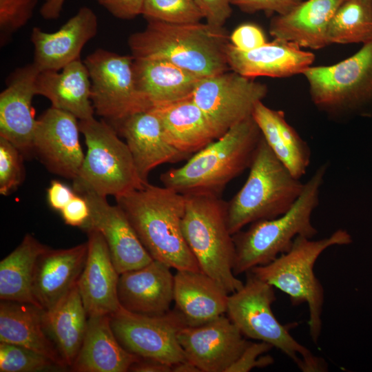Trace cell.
<instances>
[{
  "mask_svg": "<svg viewBox=\"0 0 372 372\" xmlns=\"http://www.w3.org/2000/svg\"><path fill=\"white\" fill-rule=\"evenodd\" d=\"M273 347L265 342H249L239 358L229 367L227 372H248L254 368L265 367L273 362L269 355H264Z\"/></svg>",
  "mask_w": 372,
  "mask_h": 372,
  "instance_id": "39",
  "label": "cell"
},
{
  "mask_svg": "<svg viewBox=\"0 0 372 372\" xmlns=\"http://www.w3.org/2000/svg\"><path fill=\"white\" fill-rule=\"evenodd\" d=\"M351 242V235L344 229L336 230L319 240L300 236L295 238L289 251L268 264L248 271L286 293L292 304H307L309 331L314 343L318 342L322 330L324 300L323 287L314 273L315 263L327 249Z\"/></svg>",
  "mask_w": 372,
  "mask_h": 372,
  "instance_id": "5",
  "label": "cell"
},
{
  "mask_svg": "<svg viewBox=\"0 0 372 372\" xmlns=\"http://www.w3.org/2000/svg\"><path fill=\"white\" fill-rule=\"evenodd\" d=\"M87 250V241L67 249L48 247L39 255L34 269L32 292L40 308L45 311L52 309L76 285Z\"/></svg>",
  "mask_w": 372,
  "mask_h": 372,
  "instance_id": "21",
  "label": "cell"
},
{
  "mask_svg": "<svg viewBox=\"0 0 372 372\" xmlns=\"http://www.w3.org/2000/svg\"><path fill=\"white\" fill-rule=\"evenodd\" d=\"M241 189L227 203V223L232 235L247 225L285 213L300 195L304 183L277 158L262 136Z\"/></svg>",
  "mask_w": 372,
  "mask_h": 372,
  "instance_id": "7",
  "label": "cell"
},
{
  "mask_svg": "<svg viewBox=\"0 0 372 372\" xmlns=\"http://www.w3.org/2000/svg\"><path fill=\"white\" fill-rule=\"evenodd\" d=\"M23 155L10 141L0 137V194L10 195L23 182Z\"/></svg>",
  "mask_w": 372,
  "mask_h": 372,
  "instance_id": "37",
  "label": "cell"
},
{
  "mask_svg": "<svg viewBox=\"0 0 372 372\" xmlns=\"http://www.w3.org/2000/svg\"><path fill=\"white\" fill-rule=\"evenodd\" d=\"M182 220L184 238L200 270L229 294L243 282L234 272L236 249L227 223V203L212 194H187Z\"/></svg>",
  "mask_w": 372,
  "mask_h": 372,
  "instance_id": "6",
  "label": "cell"
},
{
  "mask_svg": "<svg viewBox=\"0 0 372 372\" xmlns=\"http://www.w3.org/2000/svg\"><path fill=\"white\" fill-rule=\"evenodd\" d=\"M165 139L180 152L190 156L221 136L192 96L154 106Z\"/></svg>",
  "mask_w": 372,
  "mask_h": 372,
  "instance_id": "24",
  "label": "cell"
},
{
  "mask_svg": "<svg viewBox=\"0 0 372 372\" xmlns=\"http://www.w3.org/2000/svg\"><path fill=\"white\" fill-rule=\"evenodd\" d=\"M63 369L48 357L28 348L0 342V372H39Z\"/></svg>",
  "mask_w": 372,
  "mask_h": 372,
  "instance_id": "35",
  "label": "cell"
},
{
  "mask_svg": "<svg viewBox=\"0 0 372 372\" xmlns=\"http://www.w3.org/2000/svg\"><path fill=\"white\" fill-rule=\"evenodd\" d=\"M327 39L329 44L372 41V0H343L330 20Z\"/></svg>",
  "mask_w": 372,
  "mask_h": 372,
  "instance_id": "34",
  "label": "cell"
},
{
  "mask_svg": "<svg viewBox=\"0 0 372 372\" xmlns=\"http://www.w3.org/2000/svg\"><path fill=\"white\" fill-rule=\"evenodd\" d=\"M267 92L265 84L227 71L202 78L192 98L222 136L251 116L256 105L262 101Z\"/></svg>",
  "mask_w": 372,
  "mask_h": 372,
  "instance_id": "13",
  "label": "cell"
},
{
  "mask_svg": "<svg viewBox=\"0 0 372 372\" xmlns=\"http://www.w3.org/2000/svg\"><path fill=\"white\" fill-rule=\"evenodd\" d=\"M87 320L77 283L54 307L43 311L45 330L67 367L80 351Z\"/></svg>",
  "mask_w": 372,
  "mask_h": 372,
  "instance_id": "32",
  "label": "cell"
},
{
  "mask_svg": "<svg viewBox=\"0 0 372 372\" xmlns=\"http://www.w3.org/2000/svg\"><path fill=\"white\" fill-rule=\"evenodd\" d=\"M48 248L32 234H27L21 243L1 260V300L31 303L39 307L32 292V278L38 257Z\"/></svg>",
  "mask_w": 372,
  "mask_h": 372,
  "instance_id": "33",
  "label": "cell"
},
{
  "mask_svg": "<svg viewBox=\"0 0 372 372\" xmlns=\"http://www.w3.org/2000/svg\"><path fill=\"white\" fill-rule=\"evenodd\" d=\"M174 280V309L187 326L203 325L226 313L229 294L202 271L178 270Z\"/></svg>",
  "mask_w": 372,
  "mask_h": 372,
  "instance_id": "25",
  "label": "cell"
},
{
  "mask_svg": "<svg viewBox=\"0 0 372 372\" xmlns=\"http://www.w3.org/2000/svg\"><path fill=\"white\" fill-rule=\"evenodd\" d=\"M226 54L231 71L251 79L302 74L315 60L313 53L293 43L276 39L249 51L240 50L230 43Z\"/></svg>",
  "mask_w": 372,
  "mask_h": 372,
  "instance_id": "20",
  "label": "cell"
},
{
  "mask_svg": "<svg viewBox=\"0 0 372 372\" xmlns=\"http://www.w3.org/2000/svg\"><path fill=\"white\" fill-rule=\"evenodd\" d=\"M43 311L31 303L1 300L0 342L32 349L48 357L63 369H66L45 330Z\"/></svg>",
  "mask_w": 372,
  "mask_h": 372,
  "instance_id": "29",
  "label": "cell"
},
{
  "mask_svg": "<svg viewBox=\"0 0 372 372\" xmlns=\"http://www.w3.org/2000/svg\"><path fill=\"white\" fill-rule=\"evenodd\" d=\"M178 338L187 360L200 372H227L249 342L224 315L203 325L183 327Z\"/></svg>",
  "mask_w": 372,
  "mask_h": 372,
  "instance_id": "15",
  "label": "cell"
},
{
  "mask_svg": "<svg viewBox=\"0 0 372 372\" xmlns=\"http://www.w3.org/2000/svg\"><path fill=\"white\" fill-rule=\"evenodd\" d=\"M40 71L32 63L17 68L0 94V137L12 143L23 155H34V136L37 119L32 99Z\"/></svg>",
  "mask_w": 372,
  "mask_h": 372,
  "instance_id": "16",
  "label": "cell"
},
{
  "mask_svg": "<svg viewBox=\"0 0 372 372\" xmlns=\"http://www.w3.org/2000/svg\"><path fill=\"white\" fill-rule=\"evenodd\" d=\"M83 196L90 207V218L83 229H94L102 234L119 274L141 268L154 260L117 204L112 205L106 197L93 193Z\"/></svg>",
  "mask_w": 372,
  "mask_h": 372,
  "instance_id": "17",
  "label": "cell"
},
{
  "mask_svg": "<svg viewBox=\"0 0 372 372\" xmlns=\"http://www.w3.org/2000/svg\"><path fill=\"white\" fill-rule=\"evenodd\" d=\"M243 286L230 293L226 313L245 338L265 342L281 351L302 371H324V360L315 356L290 334L274 316V287L250 272Z\"/></svg>",
  "mask_w": 372,
  "mask_h": 372,
  "instance_id": "9",
  "label": "cell"
},
{
  "mask_svg": "<svg viewBox=\"0 0 372 372\" xmlns=\"http://www.w3.org/2000/svg\"><path fill=\"white\" fill-rule=\"evenodd\" d=\"M206 23L223 28L231 14V0H194Z\"/></svg>",
  "mask_w": 372,
  "mask_h": 372,
  "instance_id": "42",
  "label": "cell"
},
{
  "mask_svg": "<svg viewBox=\"0 0 372 372\" xmlns=\"http://www.w3.org/2000/svg\"><path fill=\"white\" fill-rule=\"evenodd\" d=\"M251 116L277 158L294 177L300 179L303 176L310 163V149L287 122L284 112L271 109L260 101Z\"/></svg>",
  "mask_w": 372,
  "mask_h": 372,
  "instance_id": "31",
  "label": "cell"
},
{
  "mask_svg": "<svg viewBox=\"0 0 372 372\" xmlns=\"http://www.w3.org/2000/svg\"><path fill=\"white\" fill-rule=\"evenodd\" d=\"M139 358L119 343L110 316H90L83 344L70 368L75 372H126Z\"/></svg>",
  "mask_w": 372,
  "mask_h": 372,
  "instance_id": "28",
  "label": "cell"
},
{
  "mask_svg": "<svg viewBox=\"0 0 372 372\" xmlns=\"http://www.w3.org/2000/svg\"><path fill=\"white\" fill-rule=\"evenodd\" d=\"M231 43L242 51H249L267 43L262 29L252 23H245L236 28L230 36Z\"/></svg>",
  "mask_w": 372,
  "mask_h": 372,
  "instance_id": "40",
  "label": "cell"
},
{
  "mask_svg": "<svg viewBox=\"0 0 372 372\" xmlns=\"http://www.w3.org/2000/svg\"><path fill=\"white\" fill-rule=\"evenodd\" d=\"M114 17L132 19L141 14L145 0H95Z\"/></svg>",
  "mask_w": 372,
  "mask_h": 372,
  "instance_id": "44",
  "label": "cell"
},
{
  "mask_svg": "<svg viewBox=\"0 0 372 372\" xmlns=\"http://www.w3.org/2000/svg\"><path fill=\"white\" fill-rule=\"evenodd\" d=\"M133 372H172V365L159 360L140 358L130 366Z\"/></svg>",
  "mask_w": 372,
  "mask_h": 372,
  "instance_id": "46",
  "label": "cell"
},
{
  "mask_svg": "<svg viewBox=\"0 0 372 372\" xmlns=\"http://www.w3.org/2000/svg\"><path fill=\"white\" fill-rule=\"evenodd\" d=\"M313 103L332 116L364 115L372 110V41L330 65H311L302 74Z\"/></svg>",
  "mask_w": 372,
  "mask_h": 372,
  "instance_id": "10",
  "label": "cell"
},
{
  "mask_svg": "<svg viewBox=\"0 0 372 372\" xmlns=\"http://www.w3.org/2000/svg\"><path fill=\"white\" fill-rule=\"evenodd\" d=\"M98 26L96 14L83 6L56 32L33 28L30 34L33 63L40 72L60 71L80 59L84 45L96 35Z\"/></svg>",
  "mask_w": 372,
  "mask_h": 372,
  "instance_id": "18",
  "label": "cell"
},
{
  "mask_svg": "<svg viewBox=\"0 0 372 372\" xmlns=\"http://www.w3.org/2000/svg\"><path fill=\"white\" fill-rule=\"evenodd\" d=\"M65 224L83 228L90 218V207L83 195H76L60 211Z\"/></svg>",
  "mask_w": 372,
  "mask_h": 372,
  "instance_id": "43",
  "label": "cell"
},
{
  "mask_svg": "<svg viewBox=\"0 0 372 372\" xmlns=\"http://www.w3.org/2000/svg\"><path fill=\"white\" fill-rule=\"evenodd\" d=\"M110 322L118 341L131 353L172 365L187 360L178 338L187 325L176 309L150 316L121 307L110 316Z\"/></svg>",
  "mask_w": 372,
  "mask_h": 372,
  "instance_id": "12",
  "label": "cell"
},
{
  "mask_svg": "<svg viewBox=\"0 0 372 372\" xmlns=\"http://www.w3.org/2000/svg\"><path fill=\"white\" fill-rule=\"evenodd\" d=\"M65 0H45L40 9V14L46 20L59 17Z\"/></svg>",
  "mask_w": 372,
  "mask_h": 372,
  "instance_id": "47",
  "label": "cell"
},
{
  "mask_svg": "<svg viewBox=\"0 0 372 372\" xmlns=\"http://www.w3.org/2000/svg\"><path fill=\"white\" fill-rule=\"evenodd\" d=\"M38 0H0V41L3 46L32 19Z\"/></svg>",
  "mask_w": 372,
  "mask_h": 372,
  "instance_id": "38",
  "label": "cell"
},
{
  "mask_svg": "<svg viewBox=\"0 0 372 372\" xmlns=\"http://www.w3.org/2000/svg\"><path fill=\"white\" fill-rule=\"evenodd\" d=\"M174 276L169 266L156 260L120 274L117 292L121 307L150 316L167 313L174 301Z\"/></svg>",
  "mask_w": 372,
  "mask_h": 372,
  "instance_id": "22",
  "label": "cell"
},
{
  "mask_svg": "<svg viewBox=\"0 0 372 372\" xmlns=\"http://www.w3.org/2000/svg\"><path fill=\"white\" fill-rule=\"evenodd\" d=\"M79 123L87 152L72 180L76 194L116 198L147 184L140 178L126 143L119 138L114 127L94 117Z\"/></svg>",
  "mask_w": 372,
  "mask_h": 372,
  "instance_id": "8",
  "label": "cell"
},
{
  "mask_svg": "<svg viewBox=\"0 0 372 372\" xmlns=\"http://www.w3.org/2000/svg\"><path fill=\"white\" fill-rule=\"evenodd\" d=\"M115 198L154 260L176 271L200 270L182 230L183 194L148 183Z\"/></svg>",
  "mask_w": 372,
  "mask_h": 372,
  "instance_id": "1",
  "label": "cell"
},
{
  "mask_svg": "<svg viewBox=\"0 0 372 372\" xmlns=\"http://www.w3.org/2000/svg\"><path fill=\"white\" fill-rule=\"evenodd\" d=\"M343 0H307L283 14H276L269 24L273 39L300 48L319 50L329 45L327 29L331 17Z\"/></svg>",
  "mask_w": 372,
  "mask_h": 372,
  "instance_id": "26",
  "label": "cell"
},
{
  "mask_svg": "<svg viewBox=\"0 0 372 372\" xmlns=\"http://www.w3.org/2000/svg\"><path fill=\"white\" fill-rule=\"evenodd\" d=\"M141 14L147 20L178 24L198 23L203 18L194 0H145Z\"/></svg>",
  "mask_w": 372,
  "mask_h": 372,
  "instance_id": "36",
  "label": "cell"
},
{
  "mask_svg": "<svg viewBox=\"0 0 372 372\" xmlns=\"http://www.w3.org/2000/svg\"><path fill=\"white\" fill-rule=\"evenodd\" d=\"M134 58L97 49L83 61L91 81V101L97 115L116 128L132 114L150 110L134 74Z\"/></svg>",
  "mask_w": 372,
  "mask_h": 372,
  "instance_id": "11",
  "label": "cell"
},
{
  "mask_svg": "<svg viewBox=\"0 0 372 372\" xmlns=\"http://www.w3.org/2000/svg\"><path fill=\"white\" fill-rule=\"evenodd\" d=\"M88 250L83 269L77 282L88 317L111 316L121 308L118 298V273L107 245L97 230H86Z\"/></svg>",
  "mask_w": 372,
  "mask_h": 372,
  "instance_id": "19",
  "label": "cell"
},
{
  "mask_svg": "<svg viewBox=\"0 0 372 372\" xmlns=\"http://www.w3.org/2000/svg\"><path fill=\"white\" fill-rule=\"evenodd\" d=\"M327 170V163L316 169L304 183L300 195L285 213L273 218L252 223L247 229L233 235L236 276L271 262L289 251L296 237L312 238L317 234L311 223V216L319 204L320 191Z\"/></svg>",
  "mask_w": 372,
  "mask_h": 372,
  "instance_id": "4",
  "label": "cell"
},
{
  "mask_svg": "<svg viewBox=\"0 0 372 372\" xmlns=\"http://www.w3.org/2000/svg\"><path fill=\"white\" fill-rule=\"evenodd\" d=\"M302 0H231V3L247 13L258 11L283 14L288 12Z\"/></svg>",
  "mask_w": 372,
  "mask_h": 372,
  "instance_id": "41",
  "label": "cell"
},
{
  "mask_svg": "<svg viewBox=\"0 0 372 372\" xmlns=\"http://www.w3.org/2000/svg\"><path fill=\"white\" fill-rule=\"evenodd\" d=\"M142 31L130 36L129 48L136 59H162L200 77L229 69L224 28L208 23H169L147 20Z\"/></svg>",
  "mask_w": 372,
  "mask_h": 372,
  "instance_id": "2",
  "label": "cell"
},
{
  "mask_svg": "<svg viewBox=\"0 0 372 372\" xmlns=\"http://www.w3.org/2000/svg\"><path fill=\"white\" fill-rule=\"evenodd\" d=\"M124 136L138 174L148 183L149 174L157 166L188 156L165 139L160 121L152 109L131 115L116 127Z\"/></svg>",
  "mask_w": 372,
  "mask_h": 372,
  "instance_id": "23",
  "label": "cell"
},
{
  "mask_svg": "<svg viewBox=\"0 0 372 372\" xmlns=\"http://www.w3.org/2000/svg\"><path fill=\"white\" fill-rule=\"evenodd\" d=\"M61 70L39 73L37 95L47 98L52 107L67 112L79 121L94 117L91 81L84 62L77 59Z\"/></svg>",
  "mask_w": 372,
  "mask_h": 372,
  "instance_id": "27",
  "label": "cell"
},
{
  "mask_svg": "<svg viewBox=\"0 0 372 372\" xmlns=\"http://www.w3.org/2000/svg\"><path fill=\"white\" fill-rule=\"evenodd\" d=\"M172 372H200L192 362L186 360L172 364Z\"/></svg>",
  "mask_w": 372,
  "mask_h": 372,
  "instance_id": "48",
  "label": "cell"
},
{
  "mask_svg": "<svg viewBox=\"0 0 372 372\" xmlns=\"http://www.w3.org/2000/svg\"><path fill=\"white\" fill-rule=\"evenodd\" d=\"M79 132V123L74 115L51 106L37 118L34 155L50 172L74 179L85 157Z\"/></svg>",
  "mask_w": 372,
  "mask_h": 372,
  "instance_id": "14",
  "label": "cell"
},
{
  "mask_svg": "<svg viewBox=\"0 0 372 372\" xmlns=\"http://www.w3.org/2000/svg\"><path fill=\"white\" fill-rule=\"evenodd\" d=\"M261 136L251 116L195 153L185 165L163 173L161 180L183 195L219 196L231 180L249 167Z\"/></svg>",
  "mask_w": 372,
  "mask_h": 372,
  "instance_id": "3",
  "label": "cell"
},
{
  "mask_svg": "<svg viewBox=\"0 0 372 372\" xmlns=\"http://www.w3.org/2000/svg\"><path fill=\"white\" fill-rule=\"evenodd\" d=\"M75 195L74 189L57 180H52L47 189V199L50 206L59 211Z\"/></svg>",
  "mask_w": 372,
  "mask_h": 372,
  "instance_id": "45",
  "label": "cell"
},
{
  "mask_svg": "<svg viewBox=\"0 0 372 372\" xmlns=\"http://www.w3.org/2000/svg\"><path fill=\"white\" fill-rule=\"evenodd\" d=\"M134 74L138 90L152 107L192 96L203 78L170 62L156 59L134 58Z\"/></svg>",
  "mask_w": 372,
  "mask_h": 372,
  "instance_id": "30",
  "label": "cell"
}]
</instances>
